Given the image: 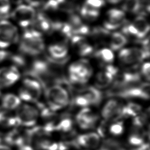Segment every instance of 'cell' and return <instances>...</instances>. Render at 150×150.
<instances>
[{"instance_id": "cell-23", "label": "cell", "mask_w": 150, "mask_h": 150, "mask_svg": "<svg viewBox=\"0 0 150 150\" xmlns=\"http://www.w3.org/2000/svg\"><path fill=\"white\" fill-rule=\"evenodd\" d=\"M109 45L112 50H118L122 48L127 42L126 36L120 32H114L110 35Z\"/></svg>"}, {"instance_id": "cell-41", "label": "cell", "mask_w": 150, "mask_h": 150, "mask_svg": "<svg viewBox=\"0 0 150 150\" xmlns=\"http://www.w3.org/2000/svg\"><path fill=\"white\" fill-rule=\"evenodd\" d=\"M19 150H34L32 146L29 145H25L19 148Z\"/></svg>"}, {"instance_id": "cell-15", "label": "cell", "mask_w": 150, "mask_h": 150, "mask_svg": "<svg viewBox=\"0 0 150 150\" xmlns=\"http://www.w3.org/2000/svg\"><path fill=\"white\" fill-rule=\"evenodd\" d=\"M71 44L81 56H87L93 53V47L83 36L74 35L70 39Z\"/></svg>"}, {"instance_id": "cell-28", "label": "cell", "mask_w": 150, "mask_h": 150, "mask_svg": "<svg viewBox=\"0 0 150 150\" xmlns=\"http://www.w3.org/2000/svg\"><path fill=\"white\" fill-rule=\"evenodd\" d=\"M81 16L85 20L93 21L96 20L100 15L99 9L91 7L84 4L80 9Z\"/></svg>"}, {"instance_id": "cell-13", "label": "cell", "mask_w": 150, "mask_h": 150, "mask_svg": "<svg viewBox=\"0 0 150 150\" xmlns=\"http://www.w3.org/2000/svg\"><path fill=\"white\" fill-rule=\"evenodd\" d=\"M76 122L82 129H90L94 127L98 120V116L90 108H83L76 117Z\"/></svg>"}, {"instance_id": "cell-8", "label": "cell", "mask_w": 150, "mask_h": 150, "mask_svg": "<svg viewBox=\"0 0 150 150\" xmlns=\"http://www.w3.org/2000/svg\"><path fill=\"white\" fill-rule=\"evenodd\" d=\"M149 52L137 47L121 49L118 54L120 63L124 66L135 65L149 57Z\"/></svg>"}, {"instance_id": "cell-24", "label": "cell", "mask_w": 150, "mask_h": 150, "mask_svg": "<svg viewBox=\"0 0 150 150\" xmlns=\"http://www.w3.org/2000/svg\"><path fill=\"white\" fill-rule=\"evenodd\" d=\"M1 103L4 109L11 111L16 109L21 104V101L18 96L8 93L3 96Z\"/></svg>"}, {"instance_id": "cell-32", "label": "cell", "mask_w": 150, "mask_h": 150, "mask_svg": "<svg viewBox=\"0 0 150 150\" xmlns=\"http://www.w3.org/2000/svg\"><path fill=\"white\" fill-rule=\"evenodd\" d=\"M141 7L140 0H125L122 9L123 11L136 13L140 11Z\"/></svg>"}, {"instance_id": "cell-16", "label": "cell", "mask_w": 150, "mask_h": 150, "mask_svg": "<svg viewBox=\"0 0 150 150\" xmlns=\"http://www.w3.org/2000/svg\"><path fill=\"white\" fill-rule=\"evenodd\" d=\"M4 139L8 145L16 146L18 148L25 145H28L25 144L27 142L26 131L23 132L18 128H14L8 132L4 136Z\"/></svg>"}, {"instance_id": "cell-36", "label": "cell", "mask_w": 150, "mask_h": 150, "mask_svg": "<svg viewBox=\"0 0 150 150\" xmlns=\"http://www.w3.org/2000/svg\"><path fill=\"white\" fill-rule=\"evenodd\" d=\"M10 0H0V15H7L11 9Z\"/></svg>"}, {"instance_id": "cell-34", "label": "cell", "mask_w": 150, "mask_h": 150, "mask_svg": "<svg viewBox=\"0 0 150 150\" xmlns=\"http://www.w3.org/2000/svg\"><path fill=\"white\" fill-rule=\"evenodd\" d=\"M124 124L122 121H116L112 123L109 127V132L111 134L114 136H118L122 134L124 131Z\"/></svg>"}, {"instance_id": "cell-12", "label": "cell", "mask_w": 150, "mask_h": 150, "mask_svg": "<svg viewBox=\"0 0 150 150\" xmlns=\"http://www.w3.org/2000/svg\"><path fill=\"white\" fill-rule=\"evenodd\" d=\"M20 78L17 67L12 66L0 69V88H6L15 84Z\"/></svg>"}, {"instance_id": "cell-19", "label": "cell", "mask_w": 150, "mask_h": 150, "mask_svg": "<svg viewBox=\"0 0 150 150\" xmlns=\"http://www.w3.org/2000/svg\"><path fill=\"white\" fill-rule=\"evenodd\" d=\"M114 75L106 66L105 69L98 73L95 77V85L97 88H105L111 85L114 80Z\"/></svg>"}, {"instance_id": "cell-40", "label": "cell", "mask_w": 150, "mask_h": 150, "mask_svg": "<svg viewBox=\"0 0 150 150\" xmlns=\"http://www.w3.org/2000/svg\"><path fill=\"white\" fill-rule=\"evenodd\" d=\"M8 56V53L5 51L0 49V62L4 60Z\"/></svg>"}, {"instance_id": "cell-22", "label": "cell", "mask_w": 150, "mask_h": 150, "mask_svg": "<svg viewBox=\"0 0 150 150\" xmlns=\"http://www.w3.org/2000/svg\"><path fill=\"white\" fill-rule=\"evenodd\" d=\"M145 134L142 127L134 126L128 137V142L133 146H139L145 142Z\"/></svg>"}, {"instance_id": "cell-17", "label": "cell", "mask_w": 150, "mask_h": 150, "mask_svg": "<svg viewBox=\"0 0 150 150\" xmlns=\"http://www.w3.org/2000/svg\"><path fill=\"white\" fill-rule=\"evenodd\" d=\"M67 23L71 28L73 36L79 35L84 36V35L90 34V29L89 27L84 24L81 18L77 15H71Z\"/></svg>"}, {"instance_id": "cell-37", "label": "cell", "mask_w": 150, "mask_h": 150, "mask_svg": "<svg viewBox=\"0 0 150 150\" xmlns=\"http://www.w3.org/2000/svg\"><path fill=\"white\" fill-rule=\"evenodd\" d=\"M150 64L148 62L144 63L141 67L140 70V75L141 76L144 77L148 81L149 80V76H150Z\"/></svg>"}, {"instance_id": "cell-1", "label": "cell", "mask_w": 150, "mask_h": 150, "mask_svg": "<svg viewBox=\"0 0 150 150\" xmlns=\"http://www.w3.org/2000/svg\"><path fill=\"white\" fill-rule=\"evenodd\" d=\"M45 42L41 32L36 29H28L23 33L19 49L23 54L35 56L42 53L45 49Z\"/></svg>"}, {"instance_id": "cell-39", "label": "cell", "mask_w": 150, "mask_h": 150, "mask_svg": "<svg viewBox=\"0 0 150 150\" xmlns=\"http://www.w3.org/2000/svg\"><path fill=\"white\" fill-rule=\"evenodd\" d=\"M26 1L28 3V5L32 7L40 6L46 1V0H26Z\"/></svg>"}, {"instance_id": "cell-29", "label": "cell", "mask_w": 150, "mask_h": 150, "mask_svg": "<svg viewBox=\"0 0 150 150\" xmlns=\"http://www.w3.org/2000/svg\"><path fill=\"white\" fill-rule=\"evenodd\" d=\"M73 127V120L69 117H64L59 121H56L54 123V130L60 131L63 133H68L71 131Z\"/></svg>"}, {"instance_id": "cell-10", "label": "cell", "mask_w": 150, "mask_h": 150, "mask_svg": "<svg viewBox=\"0 0 150 150\" xmlns=\"http://www.w3.org/2000/svg\"><path fill=\"white\" fill-rule=\"evenodd\" d=\"M124 105L116 99H110L107 101L101 110V115L106 121H116L124 117Z\"/></svg>"}, {"instance_id": "cell-6", "label": "cell", "mask_w": 150, "mask_h": 150, "mask_svg": "<svg viewBox=\"0 0 150 150\" xmlns=\"http://www.w3.org/2000/svg\"><path fill=\"white\" fill-rule=\"evenodd\" d=\"M109 94L122 98L148 100L149 98V84L148 82L139 83L125 88L109 92Z\"/></svg>"}, {"instance_id": "cell-33", "label": "cell", "mask_w": 150, "mask_h": 150, "mask_svg": "<svg viewBox=\"0 0 150 150\" xmlns=\"http://www.w3.org/2000/svg\"><path fill=\"white\" fill-rule=\"evenodd\" d=\"M98 150H123L121 144L112 139L105 140Z\"/></svg>"}, {"instance_id": "cell-35", "label": "cell", "mask_w": 150, "mask_h": 150, "mask_svg": "<svg viewBox=\"0 0 150 150\" xmlns=\"http://www.w3.org/2000/svg\"><path fill=\"white\" fill-rule=\"evenodd\" d=\"M73 103L76 106L83 108L87 107L88 105H90V103L86 98L79 93L74 97L73 100Z\"/></svg>"}, {"instance_id": "cell-43", "label": "cell", "mask_w": 150, "mask_h": 150, "mask_svg": "<svg viewBox=\"0 0 150 150\" xmlns=\"http://www.w3.org/2000/svg\"><path fill=\"white\" fill-rule=\"evenodd\" d=\"M109 3L112 4H117L121 2L122 0H107Z\"/></svg>"}, {"instance_id": "cell-5", "label": "cell", "mask_w": 150, "mask_h": 150, "mask_svg": "<svg viewBox=\"0 0 150 150\" xmlns=\"http://www.w3.org/2000/svg\"><path fill=\"white\" fill-rule=\"evenodd\" d=\"M42 88L40 83L31 78L23 80L22 87L19 91V97L25 101H37L42 95Z\"/></svg>"}, {"instance_id": "cell-4", "label": "cell", "mask_w": 150, "mask_h": 150, "mask_svg": "<svg viewBox=\"0 0 150 150\" xmlns=\"http://www.w3.org/2000/svg\"><path fill=\"white\" fill-rule=\"evenodd\" d=\"M16 110L15 117L18 125L30 127L36 123L39 111L35 107L28 104H21Z\"/></svg>"}, {"instance_id": "cell-25", "label": "cell", "mask_w": 150, "mask_h": 150, "mask_svg": "<svg viewBox=\"0 0 150 150\" xmlns=\"http://www.w3.org/2000/svg\"><path fill=\"white\" fill-rule=\"evenodd\" d=\"M0 125L4 127H12L18 125L15 115L7 110H0Z\"/></svg>"}, {"instance_id": "cell-45", "label": "cell", "mask_w": 150, "mask_h": 150, "mask_svg": "<svg viewBox=\"0 0 150 150\" xmlns=\"http://www.w3.org/2000/svg\"><path fill=\"white\" fill-rule=\"evenodd\" d=\"M0 96H1V91H0Z\"/></svg>"}, {"instance_id": "cell-9", "label": "cell", "mask_w": 150, "mask_h": 150, "mask_svg": "<svg viewBox=\"0 0 150 150\" xmlns=\"http://www.w3.org/2000/svg\"><path fill=\"white\" fill-rule=\"evenodd\" d=\"M36 15L33 7L28 4H22L12 12L11 18L21 27L27 28L32 24Z\"/></svg>"}, {"instance_id": "cell-18", "label": "cell", "mask_w": 150, "mask_h": 150, "mask_svg": "<svg viewBox=\"0 0 150 150\" xmlns=\"http://www.w3.org/2000/svg\"><path fill=\"white\" fill-rule=\"evenodd\" d=\"M77 93L86 98L90 105H97L103 100V93L96 87L84 86Z\"/></svg>"}, {"instance_id": "cell-2", "label": "cell", "mask_w": 150, "mask_h": 150, "mask_svg": "<svg viewBox=\"0 0 150 150\" xmlns=\"http://www.w3.org/2000/svg\"><path fill=\"white\" fill-rule=\"evenodd\" d=\"M45 96L49 108L54 111L65 107L70 101L67 90L61 84H53L46 88Z\"/></svg>"}, {"instance_id": "cell-20", "label": "cell", "mask_w": 150, "mask_h": 150, "mask_svg": "<svg viewBox=\"0 0 150 150\" xmlns=\"http://www.w3.org/2000/svg\"><path fill=\"white\" fill-rule=\"evenodd\" d=\"M50 57L56 60L66 59L68 54V47L65 43H59L50 45L48 47Z\"/></svg>"}, {"instance_id": "cell-26", "label": "cell", "mask_w": 150, "mask_h": 150, "mask_svg": "<svg viewBox=\"0 0 150 150\" xmlns=\"http://www.w3.org/2000/svg\"><path fill=\"white\" fill-rule=\"evenodd\" d=\"M33 142L38 150H58V143L46 137L38 138Z\"/></svg>"}, {"instance_id": "cell-42", "label": "cell", "mask_w": 150, "mask_h": 150, "mask_svg": "<svg viewBox=\"0 0 150 150\" xmlns=\"http://www.w3.org/2000/svg\"><path fill=\"white\" fill-rule=\"evenodd\" d=\"M0 150H12V149L8 145L0 144Z\"/></svg>"}, {"instance_id": "cell-7", "label": "cell", "mask_w": 150, "mask_h": 150, "mask_svg": "<svg viewBox=\"0 0 150 150\" xmlns=\"http://www.w3.org/2000/svg\"><path fill=\"white\" fill-rule=\"evenodd\" d=\"M17 28L10 21H0V48L5 49L18 40Z\"/></svg>"}, {"instance_id": "cell-21", "label": "cell", "mask_w": 150, "mask_h": 150, "mask_svg": "<svg viewBox=\"0 0 150 150\" xmlns=\"http://www.w3.org/2000/svg\"><path fill=\"white\" fill-rule=\"evenodd\" d=\"M53 22L48 19L47 16L40 13L36 15L32 25L34 26V29H36L40 32H49L53 31Z\"/></svg>"}, {"instance_id": "cell-30", "label": "cell", "mask_w": 150, "mask_h": 150, "mask_svg": "<svg viewBox=\"0 0 150 150\" xmlns=\"http://www.w3.org/2000/svg\"><path fill=\"white\" fill-rule=\"evenodd\" d=\"M142 107L135 103L129 102L124 106L123 115L124 117H136L141 114Z\"/></svg>"}, {"instance_id": "cell-27", "label": "cell", "mask_w": 150, "mask_h": 150, "mask_svg": "<svg viewBox=\"0 0 150 150\" xmlns=\"http://www.w3.org/2000/svg\"><path fill=\"white\" fill-rule=\"evenodd\" d=\"M95 57L102 63L110 64L114 60V54L112 50L109 48H101L95 53Z\"/></svg>"}, {"instance_id": "cell-31", "label": "cell", "mask_w": 150, "mask_h": 150, "mask_svg": "<svg viewBox=\"0 0 150 150\" xmlns=\"http://www.w3.org/2000/svg\"><path fill=\"white\" fill-rule=\"evenodd\" d=\"M90 34L93 39L98 42H103L108 38H109L110 33V31L104 27H96L90 30Z\"/></svg>"}, {"instance_id": "cell-14", "label": "cell", "mask_w": 150, "mask_h": 150, "mask_svg": "<svg viewBox=\"0 0 150 150\" xmlns=\"http://www.w3.org/2000/svg\"><path fill=\"white\" fill-rule=\"evenodd\" d=\"M76 142L78 146L87 149H95L100 145V137L96 132L83 134L76 137Z\"/></svg>"}, {"instance_id": "cell-3", "label": "cell", "mask_w": 150, "mask_h": 150, "mask_svg": "<svg viewBox=\"0 0 150 150\" xmlns=\"http://www.w3.org/2000/svg\"><path fill=\"white\" fill-rule=\"evenodd\" d=\"M149 30V25L146 19L143 16H137L134 21L125 25L122 28V34L125 36L134 37L137 39L146 38Z\"/></svg>"}, {"instance_id": "cell-44", "label": "cell", "mask_w": 150, "mask_h": 150, "mask_svg": "<svg viewBox=\"0 0 150 150\" xmlns=\"http://www.w3.org/2000/svg\"><path fill=\"white\" fill-rule=\"evenodd\" d=\"M2 135L0 134V144H1V141H2Z\"/></svg>"}, {"instance_id": "cell-11", "label": "cell", "mask_w": 150, "mask_h": 150, "mask_svg": "<svg viewBox=\"0 0 150 150\" xmlns=\"http://www.w3.org/2000/svg\"><path fill=\"white\" fill-rule=\"evenodd\" d=\"M125 20V13L122 10L112 8L108 11L106 14V19L104 22V28L108 30H115L122 25Z\"/></svg>"}, {"instance_id": "cell-38", "label": "cell", "mask_w": 150, "mask_h": 150, "mask_svg": "<svg viewBox=\"0 0 150 150\" xmlns=\"http://www.w3.org/2000/svg\"><path fill=\"white\" fill-rule=\"evenodd\" d=\"M85 4L91 7L99 9L105 4L104 0H86Z\"/></svg>"}]
</instances>
